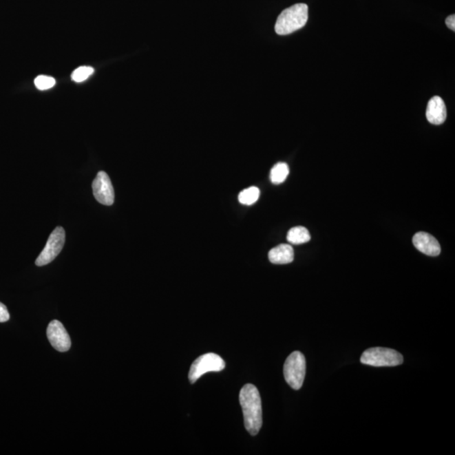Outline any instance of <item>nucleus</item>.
<instances>
[{
	"label": "nucleus",
	"mask_w": 455,
	"mask_h": 455,
	"mask_svg": "<svg viewBox=\"0 0 455 455\" xmlns=\"http://www.w3.org/2000/svg\"><path fill=\"white\" fill-rule=\"evenodd\" d=\"M243 410L244 427L251 435H257L262 426V408L260 393L253 385L247 383L240 393Z\"/></svg>",
	"instance_id": "nucleus-1"
},
{
	"label": "nucleus",
	"mask_w": 455,
	"mask_h": 455,
	"mask_svg": "<svg viewBox=\"0 0 455 455\" xmlns=\"http://www.w3.org/2000/svg\"><path fill=\"white\" fill-rule=\"evenodd\" d=\"M308 12L309 8L306 3H296L284 10L277 18L275 25L276 32L278 35L284 36L303 28L309 17Z\"/></svg>",
	"instance_id": "nucleus-2"
},
{
	"label": "nucleus",
	"mask_w": 455,
	"mask_h": 455,
	"mask_svg": "<svg viewBox=\"0 0 455 455\" xmlns=\"http://www.w3.org/2000/svg\"><path fill=\"white\" fill-rule=\"evenodd\" d=\"M361 363L373 367H396L403 363V356L396 350L385 348H373L364 351Z\"/></svg>",
	"instance_id": "nucleus-3"
},
{
	"label": "nucleus",
	"mask_w": 455,
	"mask_h": 455,
	"mask_svg": "<svg viewBox=\"0 0 455 455\" xmlns=\"http://www.w3.org/2000/svg\"><path fill=\"white\" fill-rule=\"evenodd\" d=\"M306 361L303 353L295 351L288 357L284 363V374L286 382L293 390L302 387L306 377Z\"/></svg>",
	"instance_id": "nucleus-4"
},
{
	"label": "nucleus",
	"mask_w": 455,
	"mask_h": 455,
	"mask_svg": "<svg viewBox=\"0 0 455 455\" xmlns=\"http://www.w3.org/2000/svg\"><path fill=\"white\" fill-rule=\"evenodd\" d=\"M225 368V362L220 356L215 353H207V355L199 357L191 364L189 375V381L194 383L202 375L209 372H220Z\"/></svg>",
	"instance_id": "nucleus-5"
},
{
	"label": "nucleus",
	"mask_w": 455,
	"mask_h": 455,
	"mask_svg": "<svg viewBox=\"0 0 455 455\" xmlns=\"http://www.w3.org/2000/svg\"><path fill=\"white\" fill-rule=\"evenodd\" d=\"M65 244V231L62 227H57L49 236L46 246L37 257L36 265L43 266L49 264L58 257Z\"/></svg>",
	"instance_id": "nucleus-6"
},
{
	"label": "nucleus",
	"mask_w": 455,
	"mask_h": 455,
	"mask_svg": "<svg viewBox=\"0 0 455 455\" xmlns=\"http://www.w3.org/2000/svg\"><path fill=\"white\" fill-rule=\"evenodd\" d=\"M93 193L100 204L111 206L114 204L115 194L114 187L108 175L105 171L98 172L92 183Z\"/></svg>",
	"instance_id": "nucleus-7"
},
{
	"label": "nucleus",
	"mask_w": 455,
	"mask_h": 455,
	"mask_svg": "<svg viewBox=\"0 0 455 455\" xmlns=\"http://www.w3.org/2000/svg\"><path fill=\"white\" fill-rule=\"evenodd\" d=\"M47 336L49 342L57 351L65 352L70 349V337L61 322L52 321L49 323Z\"/></svg>",
	"instance_id": "nucleus-8"
},
{
	"label": "nucleus",
	"mask_w": 455,
	"mask_h": 455,
	"mask_svg": "<svg viewBox=\"0 0 455 455\" xmlns=\"http://www.w3.org/2000/svg\"><path fill=\"white\" fill-rule=\"evenodd\" d=\"M412 240L416 249L425 255L438 257L441 253V246L438 240L427 233H416Z\"/></svg>",
	"instance_id": "nucleus-9"
},
{
	"label": "nucleus",
	"mask_w": 455,
	"mask_h": 455,
	"mask_svg": "<svg viewBox=\"0 0 455 455\" xmlns=\"http://www.w3.org/2000/svg\"><path fill=\"white\" fill-rule=\"evenodd\" d=\"M427 121L434 125H441L447 118V108L441 97L434 96L428 103L427 108Z\"/></svg>",
	"instance_id": "nucleus-10"
},
{
	"label": "nucleus",
	"mask_w": 455,
	"mask_h": 455,
	"mask_svg": "<svg viewBox=\"0 0 455 455\" xmlns=\"http://www.w3.org/2000/svg\"><path fill=\"white\" fill-rule=\"evenodd\" d=\"M268 257L273 264H288L295 259V251L290 244H279L269 251Z\"/></svg>",
	"instance_id": "nucleus-11"
},
{
	"label": "nucleus",
	"mask_w": 455,
	"mask_h": 455,
	"mask_svg": "<svg viewBox=\"0 0 455 455\" xmlns=\"http://www.w3.org/2000/svg\"><path fill=\"white\" fill-rule=\"evenodd\" d=\"M311 236L309 231L302 226L293 227L288 231V242L293 244H302L309 242Z\"/></svg>",
	"instance_id": "nucleus-12"
},
{
	"label": "nucleus",
	"mask_w": 455,
	"mask_h": 455,
	"mask_svg": "<svg viewBox=\"0 0 455 455\" xmlns=\"http://www.w3.org/2000/svg\"><path fill=\"white\" fill-rule=\"evenodd\" d=\"M289 174L288 165L286 163H277L274 165L272 171H271L270 178L271 182L275 185H279L285 182Z\"/></svg>",
	"instance_id": "nucleus-13"
},
{
	"label": "nucleus",
	"mask_w": 455,
	"mask_h": 455,
	"mask_svg": "<svg viewBox=\"0 0 455 455\" xmlns=\"http://www.w3.org/2000/svg\"><path fill=\"white\" fill-rule=\"evenodd\" d=\"M259 197H260V190L257 187H251L239 194V201L243 205L251 206L257 202Z\"/></svg>",
	"instance_id": "nucleus-14"
},
{
	"label": "nucleus",
	"mask_w": 455,
	"mask_h": 455,
	"mask_svg": "<svg viewBox=\"0 0 455 455\" xmlns=\"http://www.w3.org/2000/svg\"><path fill=\"white\" fill-rule=\"evenodd\" d=\"M94 69L89 66H82L75 70L71 75L72 80L77 83H81L87 80V78L94 74Z\"/></svg>",
	"instance_id": "nucleus-15"
},
{
	"label": "nucleus",
	"mask_w": 455,
	"mask_h": 455,
	"mask_svg": "<svg viewBox=\"0 0 455 455\" xmlns=\"http://www.w3.org/2000/svg\"><path fill=\"white\" fill-rule=\"evenodd\" d=\"M56 85L54 78L46 76V75H40L35 78L36 87L40 90H46L54 87Z\"/></svg>",
	"instance_id": "nucleus-16"
},
{
	"label": "nucleus",
	"mask_w": 455,
	"mask_h": 455,
	"mask_svg": "<svg viewBox=\"0 0 455 455\" xmlns=\"http://www.w3.org/2000/svg\"><path fill=\"white\" fill-rule=\"evenodd\" d=\"M10 319V314L5 304L0 303V322H6Z\"/></svg>",
	"instance_id": "nucleus-17"
},
{
	"label": "nucleus",
	"mask_w": 455,
	"mask_h": 455,
	"mask_svg": "<svg viewBox=\"0 0 455 455\" xmlns=\"http://www.w3.org/2000/svg\"><path fill=\"white\" fill-rule=\"evenodd\" d=\"M446 25L447 28L449 29L452 30V31H455V16L454 14H452V16H449L446 19Z\"/></svg>",
	"instance_id": "nucleus-18"
}]
</instances>
